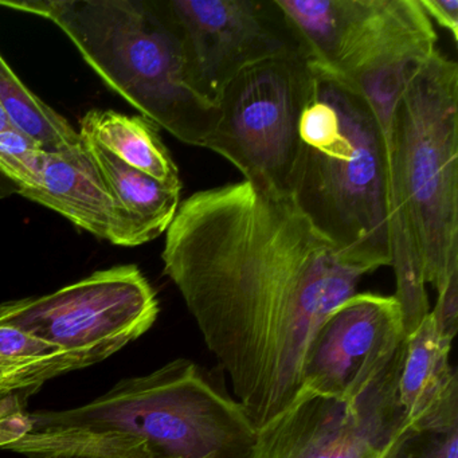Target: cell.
Segmentation results:
<instances>
[{"label": "cell", "instance_id": "obj_1", "mask_svg": "<svg viewBox=\"0 0 458 458\" xmlns=\"http://www.w3.org/2000/svg\"><path fill=\"white\" fill-rule=\"evenodd\" d=\"M162 259L256 428L291 406L316 332L367 275L291 195L248 181L181 203Z\"/></svg>", "mask_w": 458, "mask_h": 458}, {"label": "cell", "instance_id": "obj_2", "mask_svg": "<svg viewBox=\"0 0 458 458\" xmlns=\"http://www.w3.org/2000/svg\"><path fill=\"white\" fill-rule=\"evenodd\" d=\"M394 297L406 336L458 283V66L438 50L412 74L387 140Z\"/></svg>", "mask_w": 458, "mask_h": 458}, {"label": "cell", "instance_id": "obj_3", "mask_svg": "<svg viewBox=\"0 0 458 458\" xmlns=\"http://www.w3.org/2000/svg\"><path fill=\"white\" fill-rule=\"evenodd\" d=\"M7 450L103 458H240L257 428L234 396L189 359L130 377L89 403L29 412Z\"/></svg>", "mask_w": 458, "mask_h": 458}, {"label": "cell", "instance_id": "obj_4", "mask_svg": "<svg viewBox=\"0 0 458 458\" xmlns=\"http://www.w3.org/2000/svg\"><path fill=\"white\" fill-rule=\"evenodd\" d=\"M312 65V64H310ZM300 122L289 195L337 253L366 273L391 265L385 136L367 101L318 66Z\"/></svg>", "mask_w": 458, "mask_h": 458}, {"label": "cell", "instance_id": "obj_5", "mask_svg": "<svg viewBox=\"0 0 458 458\" xmlns=\"http://www.w3.org/2000/svg\"><path fill=\"white\" fill-rule=\"evenodd\" d=\"M0 7L52 21L144 119L205 148L219 109L184 82L181 42L162 0H0Z\"/></svg>", "mask_w": 458, "mask_h": 458}, {"label": "cell", "instance_id": "obj_6", "mask_svg": "<svg viewBox=\"0 0 458 458\" xmlns=\"http://www.w3.org/2000/svg\"><path fill=\"white\" fill-rule=\"evenodd\" d=\"M305 57H278L243 69L218 103L219 119L205 148L229 160L245 181L289 195L300 154V122L315 95Z\"/></svg>", "mask_w": 458, "mask_h": 458}, {"label": "cell", "instance_id": "obj_7", "mask_svg": "<svg viewBox=\"0 0 458 458\" xmlns=\"http://www.w3.org/2000/svg\"><path fill=\"white\" fill-rule=\"evenodd\" d=\"M437 34L420 0H340L339 20L318 68L352 87L377 117L387 144L396 103L436 52Z\"/></svg>", "mask_w": 458, "mask_h": 458}, {"label": "cell", "instance_id": "obj_8", "mask_svg": "<svg viewBox=\"0 0 458 458\" xmlns=\"http://www.w3.org/2000/svg\"><path fill=\"white\" fill-rule=\"evenodd\" d=\"M162 4L181 42L184 82L213 106H218L227 85L248 66L278 57L310 60L276 0Z\"/></svg>", "mask_w": 458, "mask_h": 458}, {"label": "cell", "instance_id": "obj_9", "mask_svg": "<svg viewBox=\"0 0 458 458\" xmlns=\"http://www.w3.org/2000/svg\"><path fill=\"white\" fill-rule=\"evenodd\" d=\"M399 363L356 402L302 387L240 458H399L414 436L396 402Z\"/></svg>", "mask_w": 458, "mask_h": 458}, {"label": "cell", "instance_id": "obj_10", "mask_svg": "<svg viewBox=\"0 0 458 458\" xmlns=\"http://www.w3.org/2000/svg\"><path fill=\"white\" fill-rule=\"evenodd\" d=\"M157 316V293L136 265L98 270L53 293L0 305L2 326L68 352L112 340L135 342Z\"/></svg>", "mask_w": 458, "mask_h": 458}, {"label": "cell", "instance_id": "obj_11", "mask_svg": "<svg viewBox=\"0 0 458 458\" xmlns=\"http://www.w3.org/2000/svg\"><path fill=\"white\" fill-rule=\"evenodd\" d=\"M404 340L395 297L355 293L316 332L305 358L302 387L337 401H359L393 369Z\"/></svg>", "mask_w": 458, "mask_h": 458}, {"label": "cell", "instance_id": "obj_12", "mask_svg": "<svg viewBox=\"0 0 458 458\" xmlns=\"http://www.w3.org/2000/svg\"><path fill=\"white\" fill-rule=\"evenodd\" d=\"M0 174L29 198L112 245L140 246L130 216L101 178L85 141L47 151L20 131L0 133Z\"/></svg>", "mask_w": 458, "mask_h": 458}, {"label": "cell", "instance_id": "obj_13", "mask_svg": "<svg viewBox=\"0 0 458 458\" xmlns=\"http://www.w3.org/2000/svg\"><path fill=\"white\" fill-rule=\"evenodd\" d=\"M453 340L431 310L404 340L396 402L414 436L458 428V377L450 364Z\"/></svg>", "mask_w": 458, "mask_h": 458}, {"label": "cell", "instance_id": "obj_14", "mask_svg": "<svg viewBox=\"0 0 458 458\" xmlns=\"http://www.w3.org/2000/svg\"><path fill=\"white\" fill-rule=\"evenodd\" d=\"M79 133L82 140L101 147L155 181L182 187L178 167L163 143L157 125L143 116L93 109L80 120Z\"/></svg>", "mask_w": 458, "mask_h": 458}, {"label": "cell", "instance_id": "obj_15", "mask_svg": "<svg viewBox=\"0 0 458 458\" xmlns=\"http://www.w3.org/2000/svg\"><path fill=\"white\" fill-rule=\"evenodd\" d=\"M84 141L112 197L132 221L140 245L167 232L181 205L182 187L160 183L101 147Z\"/></svg>", "mask_w": 458, "mask_h": 458}, {"label": "cell", "instance_id": "obj_16", "mask_svg": "<svg viewBox=\"0 0 458 458\" xmlns=\"http://www.w3.org/2000/svg\"><path fill=\"white\" fill-rule=\"evenodd\" d=\"M130 343L112 340L81 351H64L45 358L7 360L0 358V420L25 415L29 399L50 379L93 366Z\"/></svg>", "mask_w": 458, "mask_h": 458}, {"label": "cell", "instance_id": "obj_17", "mask_svg": "<svg viewBox=\"0 0 458 458\" xmlns=\"http://www.w3.org/2000/svg\"><path fill=\"white\" fill-rule=\"evenodd\" d=\"M0 106L15 127L47 151L81 146L79 131L34 95L0 55Z\"/></svg>", "mask_w": 458, "mask_h": 458}, {"label": "cell", "instance_id": "obj_18", "mask_svg": "<svg viewBox=\"0 0 458 458\" xmlns=\"http://www.w3.org/2000/svg\"><path fill=\"white\" fill-rule=\"evenodd\" d=\"M64 352L55 345L15 327L0 324V358L7 360L45 358Z\"/></svg>", "mask_w": 458, "mask_h": 458}, {"label": "cell", "instance_id": "obj_19", "mask_svg": "<svg viewBox=\"0 0 458 458\" xmlns=\"http://www.w3.org/2000/svg\"><path fill=\"white\" fill-rule=\"evenodd\" d=\"M404 452L409 458H458V428L445 433L412 436Z\"/></svg>", "mask_w": 458, "mask_h": 458}, {"label": "cell", "instance_id": "obj_20", "mask_svg": "<svg viewBox=\"0 0 458 458\" xmlns=\"http://www.w3.org/2000/svg\"><path fill=\"white\" fill-rule=\"evenodd\" d=\"M420 7L428 18H433L439 26L458 39V0H420Z\"/></svg>", "mask_w": 458, "mask_h": 458}, {"label": "cell", "instance_id": "obj_21", "mask_svg": "<svg viewBox=\"0 0 458 458\" xmlns=\"http://www.w3.org/2000/svg\"><path fill=\"white\" fill-rule=\"evenodd\" d=\"M29 430L28 412L22 417L0 420V449H6Z\"/></svg>", "mask_w": 458, "mask_h": 458}, {"label": "cell", "instance_id": "obj_22", "mask_svg": "<svg viewBox=\"0 0 458 458\" xmlns=\"http://www.w3.org/2000/svg\"><path fill=\"white\" fill-rule=\"evenodd\" d=\"M31 458H103L98 455L84 454V453L74 452H45L30 455Z\"/></svg>", "mask_w": 458, "mask_h": 458}, {"label": "cell", "instance_id": "obj_23", "mask_svg": "<svg viewBox=\"0 0 458 458\" xmlns=\"http://www.w3.org/2000/svg\"><path fill=\"white\" fill-rule=\"evenodd\" d=\"M15 194H18L17 187L0 174V199H6Z\"/></svg>", "mask_w": 458, "mask_h": 458}, {"label": "cell", "instance_id": "obj_24", "mask_svg": "<svg viewBox=\"0 0 458 458\" xmlns=\"http://www.w3.org/2000/svg\"><path fill=\"white\" fill-rule=\"evenodd\" d=\"M12 131H20L15 127L14 123L10 119L7 112L0 106V133L12 132ZM21 132V131H20Z\"/></svg>", "mask_w": 458, "mask_h": 458}, {"label": "cell", "instance_id": "obj_25", "mask_svg": "<svg viewBox=\"0 0 458 458\" xmlns=\"http://www.w3.org/2000/svg\"><path fill=\"white\" fill-rule=\"evenodd\" d=\"M406 447V446H404ZM399 458H409V455L406 454V452H404V449H403V452L401 453V455H399Z\"/></svg>", "mask_w": 458, "mask_h": 458}]
</instances>
